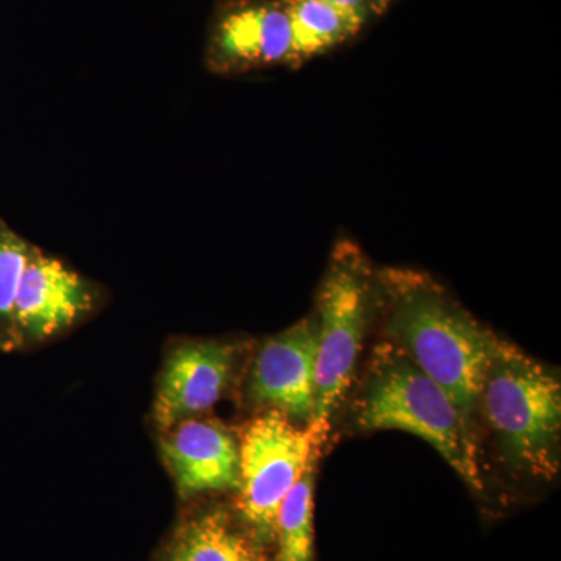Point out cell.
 I'll return each mask as SVG.
<instances>
[{"instance_id": "cell-2", "label": "cell", "mask_w": 561, "mask_h": 561, "mask_svg": "<svg viewBox=\"0 0 561 561\" xmlns=\"http://www.w3.org/2000/svg\"><path fill=\"white\" fill-rule=\"evenodd\" d=\"M362 431H402L431 445L471 489H483L479 440L446 391L389 341L373 350L351 409Z\"/></svg>"}, {"instance_id": "cell-11", "label": "cell", "mask_w": 561, "mask_h": 561, "mask_svg": "<svg viewBox=\"0 0 561 561\" xmlns=\"http://www.w3.org/2000/svg\"><path fill=\"white\" fill-rule=\"evenodd\" d=\"M264 548L230 512L213 508L176 527L161 561H268Z\"/></svg>"}, {"instance_id": "cell-10", "label": "cell", "mask_w": 561, "mask_h": 561, "mask_svg": "<svg viewBox=\"0 0 561 561\" xmlns=\"http://www.w3.org/2000/svg\"><path fill=\"white\" fill-rule=\"evenodd\" d=\"M162 459L183 500L239 489V443L219 421L187 419L164 431Z\"/></svg>"}, {"instance_id": "cell-5", "label": "cell", "mask_w": 561, "mask_h": 561, "mask_svg": "<svg viewBox=\"0 0 561 561\" xmlns=\"http://www.w3.org/2000/svg\"><path fill=\"white\" fill-rule=\"evenodd\" d=\"M238 443V519L262 546L272 545L280 504L319 461L323 442L308 424L267 411L247 424Z\"/></svg>"}, {"instance_id": "cell-15", "label": "cell", "mask_w": 561, "mask_h": 561, "mask_svg": "<svg viewBox=\"0 0 561 561\" xmlns=\"http://www.w3.org/2000/svg\"><path fill=\"white\" fill-rule=\"evenodd\" d=\"M324 2L331 3L337 9L351 11V13L362 14L365 18L370 14L371 0H324Z\"/></svg>"}, {"instance_id": "cell-9", "label": "cell", "mask_w": 561, "mask_h": 561, "mask_svg": "<svg viewBox=\"0 0 561 561\" xmlns=\"http://www.w3.org/2000/svg\"><path fill=\"white\" fill-rule=\"evenodd\" d=\"M234 346L227 342L179 343L165 357L154 394L160 430L209 411L224 397L234 370Z\"/></svg>"}, {"instance_id": "cell-13", "label": "cell", "mask_w": 561, "mask_h": 561, "mask_svg": "<svg viewBox=\"0 0 561 561\" xmlns=\"http://www.w3.org/2000/svg\"><path fill=\"white\" fill-rule=\"evenodd\" d=\"M317 461L295 483L276 516L275 561H312L313 556V470Z\"/></svg>"}, {"instance_id": "cell-4", "label": "cell", "mask_w": 561, "mask_h": 561, "mask_svg": "<svg viewBox=\"0 0 561 561\" xmlns=\"http://www.w3.org/2000/svg\"><path fill=\"white\" fill-rule=\"evenodd\" d=\"M371 294V272L364 254L353 243H339L317 297L316 408L308 426L323 443L353 383Z\"/></svg>"}, {"instance_id": "cell-14", "label": "cell", "mask_w": 561, "mask_h": 561, "mask_svg": "<svg viewBox=\"0 0 561 561\" xmlns=\"http://www.w3.org/2000/svg\"><path fill=\"white\" fill-rule=\"evenodd\" d=\"M33 245L0 217V345L13 348V309Z\"/></svg>"}, {"instance_id": "cell-1", "label": "cell", "mask_w": 561, "mask_h": 561, "mask_svg": "<svg viewBox=\"0 0 561 561\" xmlns=\"http://www.w3.org/2000/svg\"><path fill=\"white\" fill-rule=\"evenodd\" d=\"M382 287L387 341L446 391L478 438L483 382L500 337L426 276L390 272Z\"/></svg>"}, {"instance_id": "cell-6", "label": "cell", "mask_w": 561, "mask_h": 561, "mask_svg": "<svg viewBox=\"0 0 561 561\" xmlns=\"http://www.w3.org/2000/svg\"><path fill=\"white\" fill-rule=\"evenodd\" d=\"M101 301L98 284L33 247L14 301L13 348L57 337L90 317Z\"/></svg>"}, {"instance_id": "cell-3", "label": "cell", "mask_w": 561, "mask_h": 561, "mask_svg": "<svg viewBox=\"0 0 561 561\" xmlns=\"http://www.w3.org/2000/svg\"><path fill=\"white\" fill-rule=\"evenodd\" d=\"M504 463L549 481L559 472L561 383L546 365L518 346L497 341L481 397Z\"/></svg>"}, {"instance_id": "cell-12", "label": "cell", "mask_w": 561, "mask_h": 561, "mask_svg": "<svg viewBox=\"0 0 561 561\" xmlns=\"http://www.w3.org/2000/svg\"><path fill=\"white\" fill-rule=\"evenodd\" d=\"M291 31V65L334 49L353 38L368 18L324 0H284Z\"/></svg>"}, {"instance_id": "cell-8", "label": "cell", "mask_w": 561, "mask_h": 561, "mask_svg": "<svg viewBox=\"0 0 561 561\" xmlns=\"http://www.w3.org/2000/svg\"><path fill=\"white\" fill-rule=\"evenodd\" d=\"M206 65L220 76L291 65V31L284 0L239 2L210 28Z\"/></svg>"}, {"instance_id": "cell-7", "label": "cell", "mask_w": 561, "mask_h": 561, "mask_svg": "<svg viewBox=\"0 0 561 561\" xmlns=\"http://www.w3.org/2000/svg\"><path fill=\"white\" fill-rule=\"evenodd\" d=\"M317 324L295 323L257 351L249 376V400L295 423H311L316 408Z\"/></svg>"}]
</instances>
